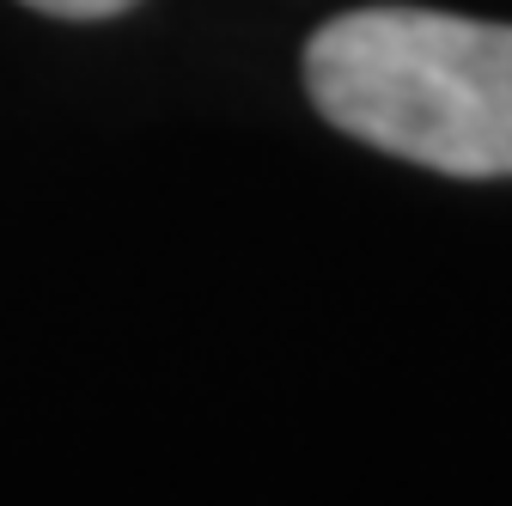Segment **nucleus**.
Instances as JSON below:
<instances>
[{
  "instance_id": "nucleus-2",
  "label": "nucleus",
  "mask_w": 512,
  "mask_h": 506,
  "mask_svg": "<svg viewBox=\"0 0 512 506\" xmlns=\"http://www.w3.org/2000/svg\"><path fill=\"white\" fill-rule=\"evenodd\" d=\"M37 13H55V19H110V13H128L135 0H25Z\"/></svg>"
},
{
  "instance_id": "nucleus-1",
  "label": "nucleus",
  "mask_w": 512,
  "mask_h": 506,
  "mask_svg": "<svg viewBox=\"0 0 512 506\" xmlns=\"http://www.w3.org/2000/svg\"><path fill=\"white\" fill-rule=\"evenodd\" d=\"M305 86L378 153L445 177H512V25L360 7L311 37Z\"/></svg>"
}]
</instances>
